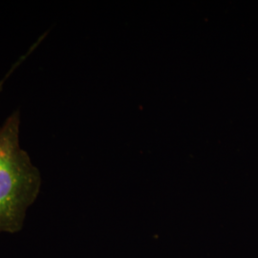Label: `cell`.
<instances>
[{"label": "cell", "instance_id": "1", "mask_svg": "<svg viewBox=\"0 0 258 258\" xmlns=\"http://www.w3.org/2000/svg\"><path fill=\"white\" fill-rule=\"evenodd\" d=\"M19 115L15 111L0 126V232L22 229L41 184L39 170L19 146Z\"/></svg>", "mask_w": 258, "mask_h": 258}, {"label": "cell", "instance_id": "2", "mask_svg": "<svg viewBox=\"0 0 258 258\" xmlns=\"http://www.w3.org/2000/svg\"><path fill=\"white\" fill-rule=\"evenodd\" d=\"M32 52H33L32 50H29V51H28L27 53H26L25 55H23V56H21V57L19 58V60L17 61V63H16V64H14L13 66H12V68H11V70H10L9 72H8V74L5 76V78H4L3 80H1V81H0V91L2 90L3 84H4V83H5V81H6V80L9 78L10 75L13 73V71H14V70H15V69H16V68H17V67H18V66H19V65L20 64V63H21V62H22V61H23V60H24V59L27 57L28 55H30V54L32 53Z\"/></svg>", "mask_w": 258, "mask_h": 258}]
</instances>
